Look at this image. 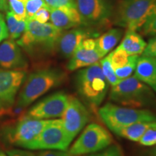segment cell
<instances>
[{
    "mask_svg": "<svg viewBox=\"0 0 156 156\" xmlns=\"http://www.w3.org/2000/svg\"><path fill=\"white\" fill-rule=\"evenodd\" d=\"M62 30L51 23H40L27 20L25 32L17 39V44L32 56H41L52 53L56 48Z\"/></svg>",
    "mask_w": 156,
    "mask_h": 156,
    "instance_id": "obj_1",
    "label": "cell"
},
{
    "mask_svg": "<svg viewBox=\"0 0 156 156\" xmlns=\"http://www.w3.org/2000/svg\"><path fill=\"white\" fill-rule=\"evenodd\" d=\"M65 73L56 68H46L31 73L25 80L14 106L24 109L51 89L60 85Z\"/></svg>",
    "mask_w": 156,
    "mask_h": 156,
    "instance_id": "obj_2",
    "label": "cell"
},
{
    "mask_svg": "<svg viewBox=\"0 0 156 156\" xmlns=\"http://www.w3.org/2000/svg\"><path fill=\"white\" fill-rule=\"evenodd\" d=\"M28 67V61L17 42L9 39L0 44V69L24 70Z\"/></svg>",
    "mask_w": 156,
    "mask_h": 156,
    "instance_id": "obj_15",
    "label": "cell"
},
{
    "mask_svg": "<svg viewBox=\"0 0 156 156\" xmlns=\"http://www.w3.org/2000/svg\"><path fill=\"white\" fill-rule=\"evenodd\" d=\"M145 156H156V145L155 147L147 151V153H145Z\"/></svg>",
    "mask_w": 156,
    "mask_h": 156,
    "instance_id": "obj_38",
    "label": "cell"
},
{
    "mask_svg": "<svg viewBox=\"0 0 156 156\" xmlns=\"http://www.w3.org/2000/svg\"><path fill=\"white\" fill-rule=\"evenodd\" d=\"M69 101V95L64 92H57L39 101L25 115L35 119L62 117Z\"/></svg>",
    "mask_w": 156,
    "mask_h": 156,
    "instance_id": "obj_12",
    "label": "cell"
},
{
    "mask_svg": "<svg viewBox=\"0 0 156 156\" xmlns=\"http://www.w3.org/2000/svg\"><path fill=\"white\" fill-rule=\"evenodd\" d=\"M50 20L52 25L62 31L83 26L80 15L75 7L50 8Z\"/></svg>",
    "mask_w": 156,
    "mask_h": 156,
    "instance_id": "obj_17",
    "label": "cell"
},
{
    "mask_svg": "<svg viewBox=\"0 0 156 156\" xmlns=\"http://www.w3.org/2000/svg\"><path fill=\"white\" fill-rule=\"evenodd\" d=\"M98 114L103 122L114 133L136 122H156V115L151 111L122 107L111 103L101 107Z\"/></svg>",
    "mask_w": 156,
    "mask_h": 156,
    "instance_id": "obj_5",
    "label": "cell"
},
{
    "mask_svg": "<svg viewBox=\"0 0 156 156\" xmlns=\"http://www.w3.org/2000/svg\"><path fill=\"white\" fill-rule=\"evenodd\" d=\"M102 58L97 48L95 39L87 38L80 44L70 57L67 68L69 71H75L94 64Z\"/></svg>",
    "mask_w": 156,
    "mask_h": 156,
    "instance_id": "obj_14",
    "label": "cell"
},
{
    "mask_svg": "<svg viewBox=\"0 0 156 156\" xmlns=\"http://www.w3.org/2000/svg\"><path fill=\"white\" fill-rule=\"evenodd\" d=\"M108 56L114 69H119L125 66L129 59V55L119 47H117L114 51L111 52Z\"/></svg>",
    "mask_w": 156,
    "mask_h": 156,
    "instance_id": "obj_24",
    "label": "cell"
},
{
    "mask_svg": "<svg viewBox=\"0 0 156 156\" xmlns=\"http://www.w3.org/2000/svg\"><path fill=\"white\" fill-rule=\"evenodd\" d=\"M134 71V76L139 80L156 92V57H139Z\"/></svg>",
    "mask_w": 156,
    "mask_h": 156,
    "instance_id": "obj_18",
    "label": "cell"
},
{
    "mask_svg": "<svg viewBox=\"0 0 156 156\" xmlns=\"http://www.w3.org/2000/svg\"><path fill=\"white\" fill-rule=\"evenodd\" d=\"M36 156H74L69 152L63 151H51V150H45L39 152Z\"/></svg>",
    "mask_w": 156,
    "mask_h": 156,
    "instance_id": "obj_34",
    "label": "cell"
},
{
    "mask_svg": "<svg viewBox=\"0 0 156 156\" xmlns=\"http://www.w3.org/2000/svg\"><path fill=\"white\" fill-rule=\"evenodd\" d=\"M139 143L143 146L153 147L156 145V128L147 130L139 140Z\"/></svg>",
    "mask_w": 156,
    "mask_h": 156,
    "instance_id": "obj_29",
    "label": "cell"
},
{
    "mask_svg": "<svg viewBox=\"0 0 156 156\" xmlns=\"http://www.w3.org/2000/svg\"><path fill=\"white\" fill-rule=\"evenodd\" d=\"M75 83L77 92L83 100L93 109L99 107L106 97L109 86L100 62L80 70Z\"/></svg>",
    "mask_w": 156,
    "mask_h": 156,
    "instance_id": "obj_3",
    "label": "cell"
},
{
    "mask_svg": "<svg viewBox=\"0 0 156 156\" xmlns=\"http://www.w3.org/2000/svg\"><path fill=\"white\" fill-rule=\"evenodd\" d=\"M9 10L13 13L19 20H27L25 3L20 0H7Z\"/></svg>",
    "mask_w": 156,
    "mask_h": 156,
    "instance_id": "obj_27",
    "label": "cell"
},
{
    "mask_svg": "<svg viewBox=\"0 0 156 156\" xmlns=\"http://www.w3.org/2000/svg\"><path fill=\"white\" fill-rule=\"evenodd\" d=\"M112 141V135L106 129L100 124L92 123L84 129L69 148V153L74 156L93 154L106 149Z\"/></svg>",
    "mask_w": 156,
    "mask_h": 156,
    "instance_id": "obj_8",
    "label": "cell"
},
{
    "mask_svg": "<svg viewBox=\"0 0 156 156\" xmlns=\"http://www.w3.org/2000/svg\"><path fill=\"white\" fill-rule=\"evenodd\" d=\"M100 64L103 75H104L109 85L114 86V85H117V84L119 83L120 80L116 77V74H115L114 69L112 67V63H111L108 55L102 58L101 60Z\"/></svg>",
    "mask_w": 156,
    "mask_h": 156,
    "instance_id": "obj_23",
    "label": "cell"
},
{
    "mask_svg": "<svg viewBox=\"0 0 156 156\" xmlns=\"http://www.w3.org/2000/svg\"><path fill=\"white\" fill-rule=\"evenodd\" d=\"M9 10V5L7 0H0V11L7 12Z\"/></svg>",
    "mask_w": 156,
    "mask_h": 156,
    "instance_id": "obj_37",
    "label": "cell"
},
{
    "mask_svg": "<svg viewBox=\"0 0 156 156\" xmlns=\"http://www.w3.org/2000/svg\"><path fill=\"white\" fill-rule=\"evenodd\" d=\"M73 140L64 129L62 119L50 120L40 134L26 149L66 151Z\"/></svg>",
    "mask_w": 156,
    "mask_h": 156,
    "instance_id": "obj_10",
    "label": "cell"
},
{
    "mask_svg": "<svg viewBox=\"0 0 156 156\" xmlns=\"http://www.w3.org/2000/svg\"><path fill=\"white\" fill-rule=\"evenodd\" d=\"M140 31L145 36H156V2L151 14L140 29Z\"/></svg>",
    "mask_w": 156,
    "mask_h": 156,
    "instance_id": "obj_25",
    "label": "cell"
},
{
    "mask_svg": "<svg viewBox=\"0 0 156 156\" xmlns=\"http://www.w3.org/2000/svg\"><path fill=\"white\" fill-rule=\"evenodd\" d=\"M50 120L35 119L25 115L12 126L5 129V140L11 145L27 148L40 134Z\"/></svg>",
    "mask_w": 156,
    "mask_h": 156,
    "instance_id": "obj_9",
    "label": "cell"
},
{
    "mask_svg": "<svg viewBox=\"0 0 156 156\" xmlns=\"http://www.w3.org/2000/svg\"><path fill=\"white\" fill-rule=\"evenodd\" d=\"M156 0H121L113 14L115 25L127 30H140L151 14Z\"/></svg>",
    "mask_w": 156,
    "mask_h": 156,
    "instance_id": "obj_6",
    "label": "cell"
},
{
    "mask_svg": "<svg viewBox=\"0 0 156 156\" xmlns=\"http://www.w3.org/2000/svg\"><path fill=\"white\" fill-rule=\"evenodd\" d=\"M49 8H61V7H75L76 0H44Z\"/></svg>",
    "mask_w": 156,
    "mask_h": 156,
    "instance_id": "obj_30",
    "label": "cell"
},
{
    "mask_svg": "<svg viewBox=\"0 0 156 156\" xmlns=\"http://www.w3.org/2000/svg\"><path fill=\"white\" fill-rule=\"evenodd\" d=\"M147 46L142 37L134 30H127L122 43L118 47L122 48L128 55H140Z\"/></svg>",
    "mask_w": 156,
    "mask_h": 156,
    "instance_id": "obj_19",
    "label": "cell"
},
{
    "mask_svg": "<svg viewBox=\"0 0 156 156\" xmlns=\"http://www.w3.org/2000/svg\"><path fill=\"white\" fill-rule=\"evenodd\" d=\"M6 20L9 39L15 40L20 38L26 28L27 20H19L9 10L7 12Z\"/></svg>",
    "mask_w": 156,
    "mask_h": 156,
    "instance_id": "obj_22",
    "label": "cell"
},
{
    "mask_svg": "<svg viewBox=\"0 0 156 156\" xmlns=\"http://www.w3.org/2000/svg\"><path fill=\"white\" fill-rule=\"evenodd\" d=\"M94 35L87 28H75L64 33L62 31L56 43V49L63 57L70 58L85 39L91 38Z\"/></svg>",
    "mask_w": 156,
    "mask_h": 156,
    "instance_id": "obj_16",
    "label": "cell"
},
{
    "mask_svg": "<svg viewBox=\"0 0 156 156\" xmlns=\"http://www.w3.org/2000/svg\"><path fill=\"white\" fill-rule=\"evenodd\" d=\"M122 36V29L112 28L95 39L97 48L103 58L116 46Z\"/></svg>",
    "mask_w": 156,
    "mask_h": 156,
    "instance_id": "obj_20",
    "label": "cell"
},
{
    "mask_svg": "<svg viewBox=\"0 0 156 156\" xmlns=\"http://www.w3.org/2000/svg\"><path fill=\"white\" fill-rule=\"evenodd\" d=\"M46 6L44 0H27L25 2V12L27 19H32L36 12Z\"/></svg>",
    "mask_w": 156,
    "mask_h": 156,
    "instance_id": "obj_28",
    "label": "cell"
},
{
    "mask_svg": "<svg viewBox=\"0 0 156 156\" xmlns=\"http://www.w3.org/2000/svg\"><path fill=\"white\" fill-rule=\"evenodd\" d=\"M7 38H9V34L7 24L3 15L0 12V43Z\"/></svg>",
    "mask_w": 156,
    "mask_h": 156,
    "instance_id": "obj_35",
    "label": "cell"
},
{
    "mask_svg": "<svg viewBox=\"0 0 156 156\" xmlns=\"http://www.w3.org/2000/svg\"><path fill=\"white\" fill-rule=\"evenodd\" d=\"M142 56L156 57V36L150 39L142 53Z\"/></svg>",
    "mask_w": 156,
    "mask_h": 156,
    "instance_id": "obj_33",
    "label": "cell"
},
{
    "mask_svg": "<svg viewBox=\"0 0 156 156\" xmlns=\"http://www.w3.org/2000/svg\"><path fill=\"white\" fill-rule=\"evenodd\" d=\"M32 19L40 23H46L50 19V8L47 5L42 7L36 12Z\"/></svg>",
    "mask_w": 156,
    "mask_h": 156,
    "instance_id": "obj_32",
    "label": "cell"
},
{
    "mask_svg": "<svg viewBox=\"0 0 156 156\" xmlns=\"http://www.w3.org/2000/svg\"><path fill=\"white\" fill-rule=\"evenodd\" d=\"M87 156H124V154H123L122 148L119 146L114 145L108 146L100 153L90 154Z\"/></svg>",
    "mask_w": 156,
    "mask_h": 156,
    "instance_id": "obj_31",
    "label": "cell"
},
{
    "mask_svg": "<svg viewBox=\"0 0 156 156\" xmlns=\"http://www.w3.org/2000/svg\"><path fill=\"white\" fill-rule=\"evenodd\" d=\"M83 26L97 35L95 30L106 27L113 17V0H76Z\"/></svg>",
    "mask_w": 156,
    "mask_h": 156,
    "instance_id": "obj_7",
    "label": "cell"
},
{
    "mask_svg": "<svg viewBox=\"0 0 156 156\" xmlns=\"http://www.w3.org/2000/svg\"><path fill=\"white\" fill-rule=\"evenodd\" d=\"M85 106L75 96L69 95L68 104L62 116V124L68 134L74 140L89 121Z\"/></svg>",
    "mask_w": 156,
    "mask_h": 156,
    "instance_id": "obj_13",
    "label": "cell"
},
{
    "mask_svg": "<svg viewBox=\"0 0 156 156\" xmlns=\"http://www.w3.org/2000/svg\"><path fill=\"white\" fill-rule=\"evenodd\" d=\"M139 57L140 56L138 55L129 56V59L128 63L125 66L119 68V69H114L116 77L120 80L126 79V78L131 76L132 73L134 72V70H135L136 62H137Z\"/></svg>",
    "mask_w": 156,
    "mask_h": 156,
    "instance_id": "obj_26",
    "label": "cell"
},
{
    "mask_svg": "<svg viewBox=\"0 0 156 156\" xmlns=\"http://www.w3.org/2000/svg\"><path fill=\"white\" fill-rule=\"evenodd\" d=\"M109 98L114 103L134 108L152 106L156 100L151 87L134 75L122 80L112 86Z\"/></svg>",
    "mask_w": 156,
    "mask_h": 156,
    "instance_id": "obj_4",
    "label": "cell"
},
{
    "mask_svg": "<svg viewBox=\"0 0 156 156\" xmlns=\"http://www.w3.org/2000/svg\"><path fill=\"white\" fill-rule=\"evenodd\" d=\"M153 128H156V122H140L122 128L115 134L130 141L139 142L142 136Z\"/></svg>",
    "mask_w": 156,
    "mask_h": 156,
    "instance_id": "obj_21",
    "label": "cell"
},
{
    "mask_svg": "<svg viewBox=\"0 0 156 156\" xmlns=\"http://www.w3.org/2000/svg\"><path fill=\"white\" fill-rule=\"evenodd\" d=\"M25 78V70L0 69V114L10 112Z\"/></svg>",
    "mask_w": 156,
    "mask_h": 156,
    "instance_id": "obj_11",
    "label": "cell"
},
{
    "mask_svg": "<svg viewBox=\"0 0 156 156\" xmlns=\"http://www.w3.org/2000/svg\"><path fill=\"white\" fill-rule=\"evenodd\" d=\"M8 156H36L34 153L20 149H12L7 151Z\"/></svg>",
    "mask_w": 156,
    "mask_h": 156,
    "instance_id": "obj_36",
    "label": "cell"
},
{
    "mask_svg": "<svg viewBox=\"0 0 156 156\" xmlns=\"http://www.w3.org/2000/svg\"><path fill=\"white\" fill-rule=\"evenodd\" d=\"M0 156H8V155H7V154L4 153L2 150H0Z\"/></svg>",
    "mask_w": 156,
    "mask_h": 156,
    "instance_id": "obj_39",
    "label": "cell"
}]
</instances>
